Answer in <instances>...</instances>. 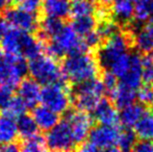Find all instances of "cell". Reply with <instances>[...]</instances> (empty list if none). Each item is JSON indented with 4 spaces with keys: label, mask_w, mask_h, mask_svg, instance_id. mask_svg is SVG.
I'll return each mask as SVG.
<instances>
[{
    "label": "cell",
    "mask_w": 153,
    "mask_h": 152,
    "mask_svg": "<svg viewBox=\"0 0 153 152\" xmlns=\"http://www.w3.org/2000/svg\"><path fill=\"white\" fill-rule=\"evenodd\" d=\"M62 74L65 78L74 83H80L96 78L99 66L95 57L87 52L68 55L62 63Z\"/></svg>",
    "instance_id": "6da1fadb"
},
{
    "label": "cell",
    "mask_w": 153,
    "mask_h": 152,
    "mask_svg": "<svg viewBox=\"0 0 153 152\" xmlns=\"http://www.w3.org/2000/svg\"><path fill=\"white\" fill-rule=\"evenodd\" d=\"M48 54L53 57L71 55L85 52L88 46L81 36L72 26H64L57 35L52 38L51 43L46 47Z\"/></svg>",
    "instance_id": "7a4b0ae2"
},
{
    "label": "cell",
    "mask_w": 153,
    "mask_h": 152,
    "mask_svg": "<svg viewBox=\"0 0 153 152\" xmlns=\"http://www.w3.org/2000/svg\"><path fill=\"white\" fill-rule=\"evenodd\" d=\"M28 72L33 79L41 85H49L64 80L62 70L51 55H39L31 59L28 64Z\"/></svg>",
    "instance_id": "3957f363"
},
{
    "label": "cell",
    "mask_w": 153,
    "mask_h": 152,
    "mask_svg": "<svg viewBox=\"0 0 153 152\" xmlns=\"http://www.w3.org/2000/svg\"><path fill=\"white\" fill-rule=\"evenodd\" d=\"M28 71V64L22 55L6 54L0 59V85L15 90Z\"/></svg>",
    "instance_id": "277c9868"
},
{
    "label": "cell",
    "mask_w": 153,
    "mask_h": 152,
    "mask_svg": "<svg viewBox=\"0 0 153 152\" xmlns=\"http://www.w3.org/2000/svg\"><path fill=\"white\" fill-rule=\"evenodd\" d=\"M104 91L105 89L102 80L97 78L77 83L74 94L76 106L85 112H93L102 99Z\"/></svg>",
    "instance_id": "5b68a950"
},
{
    "label": "cell",
    "mask_w": 153,
    "mask_h": 152,
    "mask_svg": "<svg viewBox=\"0 0 153 152\" xmlns=\"http://www.w3.org/2000/svg\"><path fill=\"white\" fill-rule=\"evenodd\" d=\"M41 102L57 114H62L69 108L71 97L64 80L49 83L42 89Z\"/></svg>",
    "instance_id": "8992f818"
},
{
    "label": "cell",
    "mask_w": 153,
    "mask_h": 152,
    "mask_svg": "<svg viewBox=\"0 0 153 152\" xmlns=\"http://www.w3.org/2000/svg\"><path fill=\"white\" fill-rule=\"evenodd\" d=\"M46 144L47 148L53 151H69L75 148L76 144L73 139L70 125L66 119L48 130Z\"/></svg>",
    "instance_id": "52a82bcc"
},
{
    "label": "cell",
    "mask_w": 153,
    "mask_h": 152,
    "mask_svg": "<svg viewBox=\"0 0 153 152\" xmlns=\"http://www.w3.org/2000/svg\"><path fill=\"white\" fill-rule=\"evenodd\" d=\"M121 129L119 126L102 125L93 128L89 134V141L98 150L117 151Z\"/></svg>",
    "instance_id": "ba28073f"
},
{
    "label": "cell",
    "mask_w": 153,
    "mask_h": 152,
    "mask_svg": "<svg viewBox=\"0 0 153 152\" xmlns=\"http://www.w3.org/2000/svg\"><path fill=\"white\" fill-rule=\"evenodd\" d=\"M66 120L70 125L75 144L81 145L85 142V140L89 138L93 125V119L88 112L81 110H73L68 113Z\"/></svg>",
    "instance_id": "9c48e42d"
},
{
    "label": "cell",
    "mask_w": 153,
    "mask_h": 152,
    "mask_svg": "<svg viewBox=\"0 0 153 152\" xmlns=\"http://www.w3.org/2000/svg\"><path fill=\"white\" fill-rule=\"evenodd\" d=\"M128 40L126 36L115 33L107 39L106 43L102 46L99 51V64L103 68L108 69L109 65L123 53L127 52Z\"/></svg>",
    "instance_id": "30bf717a"
},
{
    "label": "cell",
    "mask_w": 153,
    "mask_h": 152,
    "mask_svg": "<svg viewBox=\"0 0 153 152\" xmlns=\"http://www.w3.org/2000/svg\"><path fill=\"white\" fill-rule=\"evenodd\" d=\"M5 20L14 28H18L23 31H31L36 30L38 27V20H36V14L26 12L20 7L10 8L5 12Z\"/></svg>",
    "instance_id": "8fae6325"
},
{
    "label": "cell",
    "mask_w": 153,
    "mask_h": 152,
    "mask_svg": "<svg viewBox=\"0 0 153 152\" xmlns=\"http://www.w3.org/2000/svg\"><path fill=\"white\" fill-rule=\"evenodd\" d=\"M41 83L33 78H26L18 85L19 97L25 102L28 108H36L39 102H41L42 87Z\"/></svg>",
    "instance_id": "7c38bea8"
},
{
    "label": "cell",
    "mask_w": 153,
    "mask_h": 152,
    "mask_svg": "<svg viewBox=\"0 0 153 152\" xmlns=\"http://www.w3.org/2000/svg\"><path fill=\"white\" fill-rule=\"evenodd\" d=\"M94 118L102 125L119 126L120 114L118 113L116 106L111 101L106 99H101L100 102L93 110Z\"/></svg>",
    "instance_id": "4fadbf2b"
},
{
    "label": "cell",
    "mask_w": 153,
    "mask_h": 152,
    "mask_svg": "<svg viewBox=\"0 0 153 152\" xmlns=\"http://www.w3.org/2000/svg\"><path fill=\"white\" fill-rule=\"evenodd\" d=\"M26 33L28 31H23L14 27L8 28V30L1 39V47L5 54L22 55L23 43Z\"/></svg>",
    "instance_id": "5bb4252c"
},
{
    "label": "cell",
    "mask_w": 153,
    "mask_h": 152,
    "mask_svg": "<svg viewBox=\"0 0 153 152\" xmlns=\"http://www.w3.org/2000/svg\"><path fill=\"white\" fill-rule=\"evenodd\" d=\"M32 117L38 125L39 129L50 130L59 122V114L45 105L36 106L32 112Z\"/></svg>",
    "instance_id": "9a60e30c"
},
{
    "label": "cell",
    "mask_w": 153,
    "mask_h": 152,
    "mask_svg": "<svg viewBox=\"0 0 153 152\" xmlns=\"http://www.w3.org/2000/svg\"><path fill=\"white\" fill-rule=\"evenodd\" d=\"M142 80V57L137 54H133L131 55L130 67L127 73L121 78V82L137 91L141 87Z\"/></svg>",
    "instance_id": "2e32d148"
},
{
    "label": "cell",
    "mask_w": 153,
    "mask_h": 152,
    "mask_svg": "<svg viewBox=\"0 0 153 152\" xmlns=\"http://www.w3.org/2000/svg\"><path fill=\"white\" fill-rule=\"evenodd\" d=\"M43 10L47 17L65 19L71 14L70 0H43Z\"/></svg>",
    "instance_id": "e0dca14e"
},
{
    "label": "cell",
    "mask_w": 153,
    "mask_h": 152,
    "mask_svg": "<svg viewBox=\"0 0 153 152\" xmlns=\"http://www.w3.org/2000/svg\"><path fill=\"white\" fill-rule=\"evenodd\" d=\"M108 95L114 101L116 108L122 110L125 106L133 103V101L137 98V90H133L129 87L128 85L120 82L118 87L113 92H111Z\"/></svg>",
    "instance_id": "ac0fdd59"
},
{
    "label": "cell",
    "mask_w": 153,
    "mask_h": 152,
    "mask_svg": "<svg viewBox=\"0 0 153 152\" xmlns=\"http://www.w3.org/2000/svg\"><path fill=\"white\" fill-rule=\"evenodd\" d=\"M18 134V125L15 118L5 114L0 116V145L15 142Z\"/></svg>",
    "instance_id": "d6986e66"
},
{
    "label": "cell",
    "mask_w": 153,
    "mask_h": 152,
    "mask_svg": "<svg viewBox=\"0 0 153 152\" xmlns=\"http://www.w3.org/2000/svg\"><path fill=\"white\" fill-rule=\"evenodd\" d=\"M145 113L146 108L142 104L131 103L122 108V112L120 113V121L125 127L132 128Z\"/></svg>",
    "instance_id": "ffe728a7"
},
{
    "label": "cell",
    "mask_w": 153,
    "mask_h": 152,
    "mask_svg": "<svg viewBox=\"0 0 153 152\" xmlns=\"http://www.w3.org/2000/svg\"><path fill=\"white\" fill-rule=\"evenodd\" d=\"M133 128L139 139L153 141V113L146 110Z\"/></svg>",
    "instance_id": "44dd1931"
},
{
    "label": "cell",
    "mask_w": 153,
    "mask_h": 152,
    "mask_svg": "<svg viewBox=\"0 0 153 152\" xmlns=\"http://www.w3.org/2000/svg\"><path fill=\"white\" fill-rule=\"evenodd\" d=\"M17 125H18L19 136H22L24 140L31 138L38 133L39 127L34 121L33 117L27 115L21 116L17 120Z\"/></svg>",
    "instance_id": "7402d4cb"
},
{
    "label": "cell",
    "mask_w": 153,
    "mask_h": 152,
    "mask_svg": "<svg viewBox=\"0 0 153 152\" xmlns=\"http://www.w3.org/2000/svg\"><path fill=\"white\" fill-rule=\"evenodd\" d=\"M62 19L53 18V17H47L41 23V35L43 38H51L52 39L55 35L62 30L64 27Z\"/></svg>",
    "instance_id": "603a6c76"
},
{
    "label": "cell",
    "mask_w": 153,
    "mask_h": 152,
    "mask_svg": "<svg viewBox=\"0 0 153 152\" xmlns=\"http://www.w3.org/2000/svg\"><path fill=\"white\" fill-rule=\"evenodd\" d=\"M133 0H114V12L122 21H128L133 17L134 3Z\"/></svg>",
    "instance_id": "cb8c5ba5"
},
{
    "label": "cell",
    "mask_w": 153,
    "mask_h": 152,
    "mask_svg": "<svg viewBox=\"0 0 153 152\" xmlns=\"http://www.w3.org/2000/svg\"><path fill=\"white\" fill-rule=\"evenodd\" d=\"M71 26L75 29L77 33L81 37H85L88 33H90L95 29L96 26V20L92 17V15L90 16H82V17H77L74 18L72 25Z\"/></svg>",
    "instance_id": "d4e9b609"
},
{
    "label": "cell",
    "mask_w": 153,
    "mask_h": 152,
    "mask_svg": "<svg viewBox=\"0 0 153 152\" xmlns=\"http://www.w3.org/2000/svg\"><path fill=\"white\" fill-rule=\"evenodd\" d=\"M27 105L20 97H12L10 100L7 102L5 106L3 108V113L5 115L13 117L15 119H18L19 117L25 115L27 110Z\"/></svg>",
    "instance_id": "484cf974"
},
{
    "label": "cell",
    "mask_w": 153,
    "mask_h": 152,
    "mask_svg": "<svg viewBox=\"0 0 153 152\" xmlns=\"http://www.w3.org/2000/svg\"><path fill=\"white\" fill-rule=\"evenodd\" d=\"M130 59H131V55H129L127 52L123 53V54L118 56L109 65L108 67L109 71L113 72L118 78L121 79L127 73L129 67H130Z\"/></svg>",
    "instance_id": "4316f807"
},
{
    "label": "cell",
    "mask_w": 153,
    "mask_h": 152,
    "mask_svg": "<svg viewBox=\"0 0 153 152\" xmlns=\"http://www.w3.org/2000/svg\"><path fill=\"white\" fill-rule=\"evenodd\" d=\"M95 12L92 0H72L71 2V15L73 18L82 16H90Z\"/></svg>",
    "instance_id": "83f0119b"
},
{
    "label": "cell",
    "mask_w": 153,
    "mask_h": 152,
    "mask_svg": "<svg viewBox=\"0 0 153 152\" xmlns=\"http://www.w3.org/2000/svg\"><path fill=\"white\" fill-rule=\"evenodd\" d=\"M151 15V0H135L133 13L135 20L144 22L147 21Z\"/></svg>",
    "instance_id": "f1b7e54d"
},
{
    "label": "cell",
    "mask_w": 153,
    "mask_h": 152,
    "mask_svg": "<svg viewBox=\"0 0 153 152\" xmlns=\"http://www.w3.org/2000/svg\"><path fill=\"white\" fill-rule=\"evenodd\" d=\"M47 149L46 139L36 133V136L26 139L22 145V150L26 152H41Z\"/></svg>",
    "instance_id": "f546056e"
},
{
    "label": "cell",
    "mask_w": 153,
    "mask_h": 152,
    "mask_svg": "<svg viewBox=\"0 0 153 152\" xmlns=\"http://www.w3.org/2000/svg\"><path fill=\"white\" fill-rule=\"evenodd\" d=\"M135 138L137 134L134 131L129 127H126L124 130H121L119 136V142H118V148L122 151H129L132 150L133 146L135 145Z\"/></svg>",
    "instance_id": "4dcf8cb0"
},
{
    "label": "cell",
    "mask_w": 153,
    "mask_h": 152,
    "mask_svg": "<svg viewBox=\"0 0 153 152\" xmlns=\"http://www.w3.org/2000/svg\"><path fill=\"white\" fill-rule=\"evenodd\" d=\"M135 44L139 50L144 53H150L153 51V37L145 28L137 33L135 38Z\"/></svg>",
    "instance_id": "1f68e13d"
},
{
    "label": "cell",
    "mask_w": 153,
    "mask_h": 152,
    "mask_svg": "<svg viewBox=\"0 0 153 152\" xmlns=\"http://www.w3.org/2000/svg\"><path fill=\"white\" fill-rule=\"evenodd\" d=\"M142 79L145 83H153V56L146 53L142 57Z\"/></svg>",
    "instance_id": "d6a6232c"
},
{
    "label": "cell",
    "mask_w": 153,
    "mask_h": 152,
    "mask_svg": "<svg viewBox=\"0 0 153 152\" xmlns=\"http://www.w3.org/2000/svg\"><path fill=\"white\" fill-rule=\"evenodd\" d=\"M96 30L98 31V33L102 39H108L115 33H117L118 26L114 22L109 21L108 19H105V20H101Z\"/></svg>",
    "instance_id": "836d02e7"
},
{
    "label": "cell",
    "mask_w": 153,
    "mask_h": 152,
    "mask_svg": "<svg viewBox=\"0 0 153 152\" xmlns=\"http://www.w3.org/2000/svg\"><path fill=\"white\" fill-rule=\"evenodd\" d=\"M137 98L142 104H152L153 103V85L146 83L144 87H140L137 92Z\"/></svg>",
    "instance_id": "e575fe53"
},
{
    "label": "cell",
    "mask_w": 153,
    "mask_h": 152,
    "mask_svg": "<svg viewBox=\"0 0 153 152\" xmlns=\"http://www.w3.org/2000/svg\"><path fill=\"white\" fill-rule=\"evenodd\" d=\"M18 6L26 12L36 14L43 6V0H17Z\"/></svg>",
    "instance_id": "d590c367"
},
{
    "label": "cell",
    "mask_w": 153,
    "mask_h": 152,
    "mask_svg": "<svg viewBox=\"0 0 153 152\" xmlns=\"http://www.w3.org/2000/svg\"><path fill=\"white\" fill-rule=\"evenodd\" d=\"M102 82H103V85H104L105 91L108 94L111 93V92H113L114 90L118 87V85H119V82H118V77L111 71L105 72L104 73L103 78H102Z\"/></svg>",
    "instance_id": "8d00e7d4"
},
{
    "label": "cell",
    "mask_w": 153,
    "mask_h": 152,
    "mask_svg": "<svg viewBox=\"0 0 153 152\" xmlns=\"http://www.w3.org/2000/svg\"><path fill=\"white\" fill-rule=\"evenodd\" d=\"M83 40H85V44H87L88 48H94V47H97L102 41V38L101 36L98 33L97 30H93L90 33H88L87 36L83 37Z\"/></svg>",
    "instance_id": "74e56055"
},
{
    "label": "cell",
    "mask_w": 153,
    "mask_h": 152,
    "mask_svg": "<svg viewBox=\"0 0 153 152\" xmlns=\"http://www.w3.org/2000/svg\"><path fill=\"white\" fill-rule=\"evenodd\" d=\"M13 91L14 90L10 89V87L0 85V108H3L7 104V102L10 100V98L13 97Z\"/></svg>",
    "instance_id": "f35d334b"
},
{
    "label": "cell",
    "mask_w": 153,
    "mask_h": 152,
    "mask_svg": "<svg viewBox=\"0 0 153 152\" xmlns=\"http://www.w3.org/2000/svg\"><path fill=\"white\" fill-rule=\"evenodd\" d=\"M132 150L139 152H153V141L142 140L141 142L135 143Z\"/></svg>",
    "instance_id": "ab89813d"
},
{
    "label": "cell",
    "mask_w": 153,
    "mask_h": 152,
    "mask_svg": "<svg viewBox=\"0 0 153 152\" xmlns=\"http://www.w3.org/2000/svg\"><path fill=\"white\" fill-rule=\"evenodd\" d=\"M19 150V146L17 144L13 143H7V144L0 145V151L3 152H16Z\"/></svg>",
    "instance_id": "60d3db41"
},
{
    "label": "cell",
    "mask_w": 153,
    "mask_h": 152,
    "mask_svg": "<svg viewBox=\"0 0 153 152\" xmlns=\"http://www.w3.org/2000/svg\"><path fill=\"white\" fill-rule=\"evenodd\" d=\"M80 151L83 152H95V151H98V149L92 144L90 141L88 142H83L80 146Z\"/></svg>",
    "instance_id": "b9f144b4"
},
{
    "label": "cell",
    "mask_w": 153,
    "mask_h": 152,
    "mask_svg": "<svg viewBox=\"0 0 153 152\" xmlns=\"http://www.w3.org/2000/svg\"><path fill=\"white\" fill-rule=\"evenodd\" d=\"M7 30H8V23L6 22V20L0 19V40L5 35V33Z\"/></svg>",
    "instance_id": "7bdbcfd3"
},
{
    "label": "cell",
    "mask_w": 153,
    "mask_h": 152,
    "mask_svg": "<svg viewBox=\"0 0 153 152\" xmlns=\"http://www.w3.org/2000/svg\"><path fill=\"white\" fill-rule=\"evenodd\" d=\"M10 0H0V10H3L4 7L7 6V4L10 3Z\"/></svg>",
    "instance_id": "ee69618b"
},
{
    "label": "cell",
    "mask_w": 153,
    "mask_h": 152,
    "mask_svg": "<svg viewBox=\"0 0 153 152\" xmlns=\"http://www.w3.org/2000/svg\"><path fill=\"white\" fill-rule=\"evenodd\" d=\"M96 1H98L102 5H109L111 3H113L114 0H96Z\"/></svg>",
    "instance_id": "f6af8a7d"
},
{
    "label": "cell",
    "mask_w": 153,
    "mask_h": 152,
    "mask_svg": "<svg viewBox=\"0 0 153 152\" xmlns=\"http://www.w3.org/2000/svg\"><path fill=\"white\" fill-rule=\"evenodd\" d=\"M151 13L153 15V0H151Z\"/></svg>",
    "instance_id": "bcb514c9"
},
{
    "label": "cell",
    "mask_w": 153,
    "mask_h": 152,
    "mask_svg": "<svg viewBox=\"0 0 153 152\" xmlns=\"http://www.w3.org/2000/svg\"><path fill=\"white\" fill-rule=\"evenodd\" d=\"M2 57V47H0V59Z\"/></svg>",
    "instance_id": "7dc6e473"
}]
</instances>
